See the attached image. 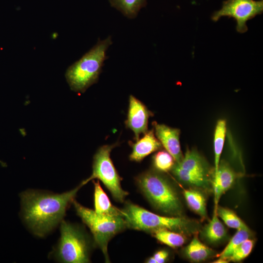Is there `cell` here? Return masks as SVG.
Returning a JSON list of instances; mask_svg holds the SVG:
<instances>
[{
	"mask_svg": "<svg viewBox=\"0 0 263 263\" xmlns=\"http://www.w3.org/2000/svg\"><path fill=\"white\" fill-rule=\"evenodd\" d=\"M153 165L155 169L161 172L171 170L175 164L173 157L166 150H159L152 157Z\"/></svg>",
	"mask_w": 263,
	"mask_h": 263,
	"instance_id": "24",
	"label": "cell"
},
{
	"mask_svg": "<svg viewBox=\"0 0 263 263\" xmlns=\"http://www.w3.org/2000/svg\"><path fill=\"white\" fill-rule=\"evenodd\" d=\"M237 176L230 166L224 160L220 161L217 172L213 174V186L215 209L218 206L220 198L233 185Z\"/></svg>",
	"mask_w": 263,
	"mask_h": 263,
	"instance_id": "11",
	"label": "cell"
},
{
	"mask_svg": "<svg viewBox=\"0 0 263 263\" xmlns=\"http://www.w3.org/2000/svg\"><path fill=\"white\" fill-rule=\"evenodd\" d=\"M151 234L160 242L172 248L180 247L186 242L185 235L169 230H159Z\"/></svg>",
	"mask_w": 263,
	"mask_h": 263,
	"instance_id": "21",
	"label": "cell"
},
{
	"mask_svg": "<svg viewBox=\"0 0 263 263\" xmlns=\"http://www.w3.org/2000/svg\"><path fill=\"white\" fill-rule=\"evenodd\" d=\"M136 182L154 208L171 216H182L183 207L178 195L163 174L149 170L139 175Z\"/></svg>",
	"mask_w": 263,
	"mask_h": 263,
	"instance_id": "4",
	"label": "cell"
},
{
	"mask_svg": "<svg viewBox=\"0 0 263 263\" xmlns=\"http://www.w3.org/2000/svg\"><path fill=\"white\" fill-rule=\"evenodd\" d=\"M153 115L152 112L142 102L133 95H130L125 124L127 128L133 132L135 141L139 138L141 134H144L148 131L149 119Z\"/></svg>",
	"mask_w": 263,
	"mask_h": 263,
	"instance_id": "9",
	"label": "cell"
},
{
	"mask_svg": "<svg viewBox=\"0 0 263 263\" xmlns=\"http://www.w3.org/2000/svg\"><path fill=\"white\" fill-rule=\"evenodd\" d=\"M202 237L209 244H216L222 241L226 236V230L214 211L211 221L201 231Z\"/></svg>",
	"mask_w": 263,
	"mask_h": 263,
	"instance_id": "16",
	"label": "cell"
},
{
	"mask_svg": "<svg viewBox=\"0 0 263 263\" xmlns=\"http://www.w3.org/2000/svg\"><path fill=\"white\" fill-rule=\"evenodd\" d=\"M94 185V211L99 214L112 216H123L122 209L113 206L106 193L101 188L99 181H93Z\"/></svg>",
	"mask_w": 263,
	"mask_h": 263,
	"instance_id": "14",
	"label": "cell"
},
{
	"mask_svg": "<svg viewBox=\"0 0 263 263\" xmlns=\"http://www.w3.org/2000/svg\"><path fill=\"white\" fill-rule=\"evenodd\" d=\"M263 11V0H226L222 8L213 14L211 19L217 21L223 17L232 18L236 21L237 31L244 33L248 29L246 22Z\"/></svg>",
	"mask_w": 263,
	"mask_h": 263,
	"instance_id": "8",
	"label": "cell"
},
{
	"mask_svg": "<svg viewBox=\"0 0 263 263\" xmlns=\"http://www.w3.org/2000/svg\"><path fill=\"white\" fill-rule=\"evenodd\" d=\"M254 242L249 238L244 241L225 259L228 262H239L246 258L251 252Z\"/></svg>",
	"mask_w": 263,
	"mask_h": 263,
	"instance_id": "25",
	"label": "cell"
},
{
	"mask_svg": "<svg viewBox=\"0 0 263 263\" xmlns=\"http://www.w3.org/2000/svg\"><path fill=\"white\" fill-rule=\"evenodd\" d=\"M228 261L224 258H220L219 257V259L214 261L213 263H228Z\"/></svg>",
	"mask_w": 263,
	"mask_h": 263,
	"instance_id": "27",
	"label": "cell"
},
{
	"mask_svg": "<svg viewBox=\"0 0 263 263\" xmlns=\"http://www.w3.org/2000/svg\"><path fill=\"white\" fill-rule=\"evenodd\" d=\"M113 43L111 37L99 40L80 59L67 70L65 77L73 91L83 93L97 82L104 61L108 58L106 51Z\"/></svg>",
	"mask_w": 263,
	"mask_h": 263,
	"instance_id": "3",
	"label": "cell"
},
{
	"mask_svg": "<svg viewBox=\"0 0 263 263\" xmlns=\"http://www.w3.org/2000/svg\"><path fill=\"white\" fill-rule=\"evenodd\" d=\"M152 126L155 136L162 147L171 154L175 163L180 162L183 157L180 142V130L156 121L152 122Z\"/></svg>",
	"mask_w": 263,
	"mask_h": 263,
	"instance_id": "10",
	"label": "cell"
},
{
	"mask_svg": "<svg viewBox=\"0 0 263 263\" xmlns=\"http://www.w3.org/2000/svg\"><path fill=\"white\" fill-rule=\"evenodd\" d=\"M184 196L188 207L202 218L207 217L206 199L198 188L183 189Z\"/></svg>",
	"mask_w": 263,
	"mask_h": 263,
	"instance_id": "17",
	"label": "cell"
},
{
	"mask_svg": "<svg viewBox=\"0 0 263 263\" xmlns=\"http://www.w3.org/2000/svg\"><path fill=\"white\" fill-rule=\"evenodd\" d=\"M132 151L129 156L130 160L140 162L146 156L161 149L162 146L155 135L153 129L148 131L144 136L135 142H130Z\"/></svg>",
	"mask_w": 263,
	"mask_h": 263,
	"instance_id": "12",
	"label": "cell"
},
{
	"mask_svg": "<svg viewBox=\"0 0 263 263\" xmlns=\"http://www.w3.org/2000/svg\"><path fill=\"white\" fill-rule=\"evenodd\" d=\"M215 211L227 226L236 229L249 228L237 215L230 209L218 206Z\"/></svg>",
	"mask_w": 263,
	"mask_h": 263,
	"instance_id": "22",
	"label": "cell"
},
{
	"mask_svg": "<svg viewBox=\"0 0 263 263\" xmlns=\"http://www.w3.org/2000/svg\"><path fill=\"white\" fill-rule=\"evenodd\" d=\"M251 234L249 228L238 229L224 249L217 256L225 259L240 244L245 240L249 239Z\"/></svg>",
	"mask_w": 263,
	"mask_h": 263,
	"instance_id": "23",
	"label": "cell"
},
{
	"mask_svg": "<svg viewBox=\"0 0 263 263\" xmlns=\"http://www.w3.org/2000/svg\"><path fill=\"white\" fill-rule=\"evenodd\" d=\"M73 204L76 214L89 228L95 244L103 253L106 262L109 263L108 245L110 241L127 227L123 216L104 215L86 207L75 200Z\"/></svg>",
	"mask_w": 263,
	"mask_h": 263,
	"instance_id": "6",
	"label": "cell"
},
{
	"mask_svg": "<svg viewBox=\"0 0 263 263\" xmlns=\"http://www.w3.org/2000/svg\"><path fill=\"white\" fill-rule=\"evenodd\" d=\"M83 186L62 193L28 189L19 195L23 221L36 236L43 237L63 220L66 210Z\"/></svg>",
	"mask_w": 263,
	"mask_h": 263,
	"instance_id": "1",
	"label": "cell"
},
{
	"mask_svg": "<svg viewBox=\"0 0 263 263\" xmlns=\"http://www.w3.org/2000/svg\"><path fill=\"white\" fill-rule=\"evenodd\" d=\"M112 6L129 19L135 18L140 9L146 4V0H109Z\"/></svg>",
	"mask_w": 263,
	"mask_h": 263,
	"instance_id": "20",
	"label": "cell"
},
{
	"mask_svg": "<svg viewBox=\"0 0 263 263\" xmlns=\"http://www.w3.org/2000/svg\"><path fill=\"white\" fill-rule=\"evenodd\" d=\"M186 256L194 262H200L207 260L211 256L214 251L205 245L195 234L190 243L185 248Z\"/></svg>",
	"mask_w": 263,
	"mask_h": 263,
	"instance_id": "18",
	"label": "cell"
},
{
	"mask_svg": "<svg viewBox=\"0 0 263 263\" xmlns=\"http://www.w3.org/2000/svg\"><path fill=\"white\" fill-rule=\"evenodd\" d=\"M175 164L185 170L208 177L209 168L205 159L195 149H187L181 161Z\"/></svg>",
	"mask_w": 263,
	"mask_h": 263,
	"instance_id": "13",
	"label": "cell"
},
{
	"mask_svg": "<svg viewBox=\"0 0 263 263\" xmlns=\"http://www.w3.org/2000/svg\"><path fill=\"white\" fill-rule=\"evenodd\" d=\"M171 171L175 177L184 184L201 190H207L210 187V180L208 177L182 169L178 167L175 163Z\"/></svg>",
	"mask_w": 263,
	"mask_h": 263,
	"instance_id": "15",
	"label": "cell"
},
{
	"mask_svg": "<svg viewBox=\"0 0 263 263\" xmlns=\"http://www.w3.org/2000/svg\"><path fill=\"white\" fill-rule=\"evenodd\" d=\"M226 132V122L225 119L218 120L214 134V171L215 174L218 170L220 161L221 155L223 149Z\"/></svg>",
	"mask_w": 263,
	"mask_h": 263,
	"instance_id": "19",
	"label": "cell"
},
{
	"mask_svg": "<svg viewBox=\"0 0 263 263\" xmlns=\"http://www.w3.org/2000/svg\"><path fill=\"white\" fill-rule=\"evenodd\" d=\"M169 253L165 250H160L156 252L152 257L146 260L148 263H163L167 260Z\"/></svg>",
	"mask_w": 263,
	"mask_h": 263,
	"instance_id": "26",
	"label": "cell"
},
{
	"mask_svg": "<svg viewBox=\"0 0 263 263\" xmlns=\"http://www.w3.org/2000/svg\"><path fill=\"white\" fill-rule=\"evenodd\" d=\"M118 144L117 142L111 145H104L97 150L93 158L92 173L80 184L83 186L91 180L98 179L109 190L115 201L123 203L128 192L122 188V178L110 157L111 151Z\"/></svg>",
	"mask_w": 263,
	"mask_h": 263,
	"instance_id": "7",
	"label": "cell"
},
{
	"mask_svg": "<svg viewBox=\"0 0 263 263\" xmlns=\"http://www.w3.org/2000/svg\"><path fill=\"white\" fill-rule=\"evenodd\" d=\"M127 227L152 233L167 229L185 235L196 234L199 224L182 216H165L150 212L132 203H127L122 209Z\"/></svg>",
	"mask_w": 263,
	"mask_h": 263,
	"instance_id": "2",
	"label": "cell"
},
{
	"mask_svg": "<svg viewBox=\"0 0 263 263\" xmlns=\"http://www.w3.org/2000/svg\"><path fill=\"white\" fill-rule=\"evenodd\" d=\"M59 240L51 253L57 262L63 263H87L90 261L91 245L80 226L63 220Z\"/></svg>",
	"mask_w": 263,
	"mask_h": 263,
	"instance_id": "5",
	"label": "cell"
}]
</instances>
